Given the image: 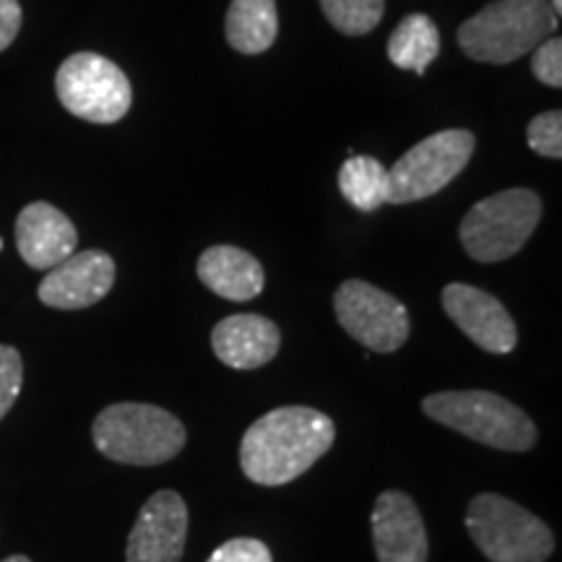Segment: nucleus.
<instances>
[{"mask_svg":"<svg viewBox=\"0 0 562 562\" xmlns=\"http://www.w3.org/2000/svg\"><path fill=\"white\" fill-rule=\"evenodd\" d=\"M277 0H232L227 11V42L243 55H261L277 42Z\"/></svg>","mask_w":562,"mask_h":562,"instance_id":"f3484780","label":"nucleus"},{"mask_svg":"<svg viewBox=\"0 0 562 562\" xmlns=\"http://www.w3.org/2000/svg\"><path fill=\"white\" fill-rule=\"evenodd\" d=\"M21 30V5L19 0H0V53L11 47Z\"/></svg>","mask_w":562,"mask_h":562,"instance_id":"393cba45","label":"nucleus"},{"mask_svg":"<svg viewBox=\"0 0 562 562\" xmlns=\"http://www.w3.org/2000/svg\"><path fill=\"white\" fill-rule=\"evenodd\" d=\"M199 279L211 292L232 302H248L263 292V266L248 250L235 245H214L201 252Z\"/></svg>","mask_w":562,"mask_h":562,"instance_id":"dca6fc26","label":"nucleus"},{"mask_svg":"<svg viewBox=\"0 0 562 562\" xmlns=\"http://www.w3.org/2000/svg\"><path fill=\"white\" fill-rule=\"evenodd\" d=\"M321 9L334 30L347 37H362L381 24L385 0H321Z\"/></svg>","mask_w":562,"mask_h":562,"instance_id":"aec40b11","label":"nucleus"},{"mask_svg":"<svg viewBox=\"0 0 562 562\" xmlns=\"http://www.w3.org/2000/svg\"><path fill=\"white\" fill-rule=\"evenodd\" d=\"M281 331L271 318L252 313L229 315L211 331L216 360L232 370H258L279 355Z\"/></svg>","mask_w":562,"mask_h":562,"instance_id":"2eb2a0df","label":"nucleus"},{"mask_svg":"<svg viewBox=\"0 0 562 562\" xmlns=\"http://www.w3.org/2000/svg\"><path fill=\"white\" fill-rule=\"evenodd\" d=\"M442 311L476 347L490 355H510L516 349V323L495 294L453 281L442 290Z\"/></svg>","mask_w":562,"mask_h":562,"instance_id":"9b49d317","label":"nucleus"},{"mask_svg":"<svg viewBox=\"0 0 562 562\" xmlns=\"http://www.w3.org/2000/svg\"><path fill=\"white\" fill-rule=\"evenodd\" d=\"M336 425L311 406H279L258 417L240 442V467L250 482L281 487L300 480L331 451Z\"/></svg>","mask_w":562,"mask_h":562,"instance_id":"f257e3e1","label":"nucleus"},{"mask_svg":"<svg viewBox=\"0 0 562 562\" xmlns=\"http://www.w3.org/2000/svg\"><path fill=\"white\" fill-rule=\"evenodd\" d=\"M542 220V199L529 188H510L482 199L463 216L459 237L469 258L501 263L516 256Z\"/></svg>","mask_w":562,"mask_h":562,"instance_id":"423d86ee","label":"nucleus"},{"mask_svg":"<svg viewBox=\"0 0 562 562\" xmlns=\"http://www.w3.org/2000/svg\"><path fill=\"white\" fill-rule=\"evenodd\" d=\"M3 562H32L26 554H11V558H5Z\"/></svg>","mask_w":562,"mask_h":562,"instance_id":"a878e982","label":"nucleus"},{"mask_svg":"<svg viewBox=\"0 0 562 562\" xmlns=\"http://www.w3.org/2000/svg\"><path fill=\"white\" fill-rule=\"evenodd\" d=\"M188 539V505L178 492H154L128 533V562H180Z\"/></svg>","mask_w":562,"mask_h":562,"instance_id":"9d476101","label":"nucleus"},{"mask_svg":"<svg viewBox=\"0 0 562 562\" xmlns=\"http://www.w3.org/2000/svg\"><path fill=\"white\" fill-rule=\"evenodd\" d=\"M76 245H79V232L60 209L45 201L21 209L16 220V248L26 266L50 271L68 256H74Z\"/></svg>","mask_w":562,"mask_h":562,"instance_id":"4468645a","label":"nucleus"},{"mask_svg":"<svg viewBox=\"0 0 562 562\" xmlns=\"http://www.w3.org/2000/svg\"><path fill=\"white\" fill-rule=\"evenodd\" d=\"M339 326L364 349L391 355L409 339V313L393 294L362 279H349L334 294Z\"/></svg>","mask_w":562,"mask_h":562,"instance_id":"1a4fd4ad","label":"nucleus"},{"mask_svg":"<svg viewBox=\"0 0 562 562\" xmlns=\"http://www.w3.org/2000/svg\"><path fill=\"white\" fill-rule=\"evenodd\" d=\"M115 286V261L104 250H81L47 271L40 300L55 311H83L97 305Z\"/></svg>","mask_w":562,"mask_h":562,"instance_id":"f8f14e48","label":"nucleus"},{"mask_svg":"<svg viewBox=\"0 0 562 562\" xmlns=\"http://www.w3.org/2000/svg\"><path fill=\"white\" fill-rule=\"evenodd\" d=\"M558 21L550 0H495L463 21L459 45L476 63L505 66L552 37Z\"/></svg>","mask_w":562,"mask_h":562,"instance_id":"7ed1b4c3","label":"nucleus"},{"mask_svg":"<svg viewBox=\"0 0 562 562\" xmlns=\"http://www.w3.org/2000/svg\"><path fill=\"white\" fill-rule=\"evenodd\" d=\"M531 70L544 87L560 89L562 87V40L560 37H547L542 45L533 47Z\"/></svg>","mask_w":562,"mask_h":562,"instance_id":"5701e85b","label":"nucleus"},{"mask_svg":"<svg viewBox=\"0 0 562 562\" xmlns=\"http://www.w3.org/2000/svg\"><path fill=\"white\" fill-rule=\"evenodd\" d=\"M474 146V133L463 128L422 138L389 170V203L402 206L440 193L467 170Z\"/></svg>","mask_w":562,"mask_h":562,"instance_id":"0eeeda50","label":"nucleus"},{"mask_svg":"<svg viewBox=\"0 0 562 562\" xmlns=\"http://www.w3.org/2000/svg\"><path fill=\"white\" fill-rule=\"evenodd\" d=\"M21 385H24V360L19 349L0 344V419L16 404Z\"/></svg>","mask_w":562,"mask_h":562,"instance_id":"4be33fe9","label":"nucleus"},{"mask_svg":"<svg viewBox=\"0 0 562 562\" xmlns=\"http://www.w3.org/2000/svg\"><path fill=\"white\" fill-rule=\"evenodd\" d=\"M97 451L128 467H157L186 448L182 422L157 404L123 402L97 414L91 425Z\"/></svg>","mask_w":562,"mask_h":562,"instance_id":"f03ea898","label":"nucleus"},{"mask_svg":"<svg viewBox=\"0 0 562 562\" xmlns=\"http://www.w3.org/2000/svg\"><path fill=\"white\" fill-rule=\"evenodd\" d=\"M422 412L438 425L497 451L524 453L537 446L529 414L492 391H440L422 398Z\"/></svg>","mask_w":562,"mask_h":562,"instance_id":"20e7f679","label":"nucleus"},{"mask_svg":"<svg viewBox=\"0 0 562 562\" xmlns=\"http://www.w3.org/2000/svg\"><path fill=\"white\" fill-rule=\"evenodd\" d=\"M467 529L490 562H544L554 552L550 526L495 492L469 503Z\"/></svg>","mask_w":562,"mask_h":562,"instance_id":"39448f33","label":"nucleus"},{"mask_svg":"<svg viewBox=\"0 0 562 562\" xmlns=\"http://www.w3.org/2000/svg\"><path fill=\"white\" fill-rule=\"evenodd\" d=\"M370 526L378 562H427L430 544L425 521L406 492H381L372 505Z\"/></svg>","mask_w":562,"mask_h":562,"instance_id":"ddd939ff","label":"nucleus"},{"mask_svg":"<svg viewBox=\"0 0 562 562\" xmlns=\"http://www.w3.org/2000/svg\"><path fill=\"white\" fill-rule=\"evenodd\" d=\"M0 250H3V240H0Z\"/></svg>","mask_w":562,"mask_h":562,"instance_id":"cd10ccee","label":"nucleus"},{"mask_svg":"<svg viewBox=\"0 0 562 562\" xmlns=\"http://www.w3.org/2000/svg\"><path fill=\"white\" fill-rule=\"evenodd\" d=\"M206 562H273L271 550L261 539L237 537L216 547Z\"/></svg>","mask_w":562,"mask_h":562,"instance_id":"b1692460","label":"nucleus"},{"mask_svg":"<svg viewBox=\"0 0 562 562\" xmlns=\"http://www.w3.org/2000/svg\"><path fill=\"white\" fill-rule=\"evenodd\" d=\"M526 140L529 149L537 151L539 157L560 159L562 157V112L550 110L537 115L526 128Z\"/></svg>","mask_w":562,"mask_h":562,"instance_id":"412c9836","label":"nucleus"},{"mask_svg":"<svg viewBox=\"0 0 562 562\" xmlns=\"http://www.w3.org/2000/svg\"><path fill=\"white\" fill-rule=\"evenodd\" d=\"M550 9L554 11V16L560 19V13H562V0H552V3H550Z\"/></svg>","mask_w":562,"mask_h":562,"instance_id":"bb28decb","label":"nucleus"},{"mask_svg":"<svg viewBox=\"0 0 562 562\" xmlns=\"http://www.w3.org/2000/svg\"><path fill=\"white\" fill-rule=\"evenodd\" d=\"M339 191L357 211L370 214L389 203V170L375 157H349L339 170Z\"/></svg>","mask_w":562,"mask_h":562,"instance_id":"6ab92c4d","label":"nucleus"},{"mask_svg":"<svg viewBox=\"0 0 562 562\" xmlns=\"http://www.w3.org/2000/svg\"><path fill=\"white\" fill-rule=\"evenodd\" d=\"M440 55V32L425 13H412L396 26L389 40V58L396 68L425 76Z\"/></svg>","mask_w":562,"mask_h":562,"instance_id":"a211bd4d","label":"nucleus"},{"mask_svg":"<svg viewBox=\"0 0 562 562\" xmlns=\"http://www.w3.org/2000/svg\"><path fill=\"white\" fill-rule=\"evenodd\" d=\"M58 100L70 115L110 125L128 115L133 89L121 66L97 53H76L63 60L55 76Z\"/></svg>","mask_w":562,"mask_h":562,"instance_id":"6e6552de","label":"nucleus"}]
</instances>
